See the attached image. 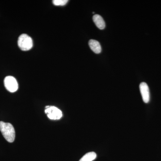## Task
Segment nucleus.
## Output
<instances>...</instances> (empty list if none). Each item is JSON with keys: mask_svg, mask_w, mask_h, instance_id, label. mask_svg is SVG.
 <instances>
[{"mask_svg": "<svg viewBox=\"0 0 161 161\" xmlns=\"http://www.w3.org/2000/svg\"><path fill=\"white\" fill-rule=\"evenodd\" d=\"M0 131L7 142L10 143L14 142L15 132L14 128L11 124L0 122Z\"/></svg>", "mask_w": 161, "mask_h": 161, "instance_id": "nucleus-1", "label": "nucleus"}, {"mask_svg": "<svg viewBox=\"0 0 161 161\" xmlns=\"http://www.w3.org/2000/svg\"><path fill=\"white\" fill-rule=\"evenodd\" d=\"M18 44L20 49L23 51H27L33 47L32 39L28 35L23 34L19 37Z\"/></svg>", "mask_w": 161, "mask_h": 161, "instance_id": "nucleus-2", "label": "nucleus"}, {"mask_svg": "<svg viewBox=\"0 0 161 161\" xmlns=\"http://www.w3.org/2000/svg\"><path fill=\"white\" fill-rule=\"evenodd\" d=\"M45 112L48 118L51 119H59L62 116V112L54 106H46Z\"/></svg>", "mask_w": 161, "mask_h": 161, "instance_id": "nucleus-3", "label": "nucleus"}, {"mask_svg": "<svg viewBox=\"0 0 161 161\" xmlns=\"http://www.w3.org/2000/svg\"><path fill=\"white\" fill-rule=\"evenodd\" d=\"M4 85L6 89L13 93L16 92L19 88L16 79L12 76H7L4 79Z\"/></svg>", "mask_w": 161, "mask_h": 161, "instance_id": "nucleus-4", "label": "nucleus"}, {"mask_svg": "<svg viewBox=\"0 0 161 161\" xmlns=\"http://www.w3.org/2000/svg\"><path fill=\"white\" fill-rule=\"evenodd\" d=\"M139 87L143 101L145 103H148L150 100V93L148 85L146 82H142Z\"/></svg>", "mask_w": 161, "mask_h": 161, "instance_id": "nucleus-5", "label": "nucleus"}, {"mask_svg": "<svg viewBox=\"0 0 161 161\" xmlns=\"http://www.w3.org/2000/svg\"><path fill=\"white\" fill-rule=\"evenodd\" d=\"M89 45L92 51L96 54L100 53L101 52V46L100 43L97 40H91L89 41Z\"/></svg>", "mask_w": 161, "mask_h": 161, "instance_id": "nucleus-6", "label": "nucleus"}, {"mask_svg": "<svg viewBox=\"0 0 161 161\" xmlns=\"http://www.w3.org/2000/svg\"><path fill=\"white\" fill-rule=\"evenodd\" d=\"M93 21L96 26L100 30H103L105 27V23L103 18L98 14H95L93 16Z\"/></svg>", "mask_w": 161, "mask_h": 161, "instance_id": "nucleus-7", "label": "nucleus"}, {"mask_svg": "<svg viewBox=\"0 0 161 161\" xmlns=\"http://www.w3.org/2000/svg\"><path fill=\"white\" fill-rule=\"evenodd\" d=\"M96 157L97 154L95 152H89L84 155L79 161H93Z\"/></svg>", "mask_w": 161, "mask_h": 161, "instance_id": "nucleus-8", "label": "nucleus"}, {"mask_svg": "<svg viewBox=\"0 0 161 161\" xmlns=\"http://www.w3.org/2000/svg\"><path fill=\"white\" fill-rule=\"evenodd\" d=\"M68 2L67 0H54L53 4L56 6H64L66 5Z\"/></svg>", "mask_w": 161, "mask_h": 161, "instance_id": "nucleus-9", "label": "nucleus"}]
</instances>
